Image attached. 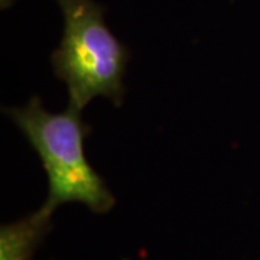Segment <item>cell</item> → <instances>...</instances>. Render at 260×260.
Masks as SVG:
<instances>
[{
  "label": "cell",
  "mask_w": 260,
  "mask_h": 260,
  "mask_svg": "<svg viewBox=\"0 0 260 260\" xmlns=\"http://www.w3.org/2000/svg\"><path fill=\"white\" fill-rule=\"evenodd\" d=\"M5 114L28 139L38 153L48 177L44 208L55 213L70 203L85 205L95 214H106L116 197L85 156L84 142L91 127L80 110L67 106L64 112H48L42 99L34 95L22 107H8Z\"/></svg>",
  "instance_id": "1"
},
{
  "label": "cell",
  "mask_w": 260,
  "mask_h": 260,
  "mask_svg": "<svg viewBox=\"0 0 260 260\" xmlns=\"http://www.w3.org/2000/svg\"><path fill=\"white\" fill-rule=\"evenodd\" d=\"M62 12L64 30L51 55L55 75L68 88V106L83 112L97 97L120 107L123 78L130 51L113 34L104 19V6L94 0H55Z\"/></svg>",
  "instance_id": "2"
},
{
  "label": "cell",
  "mask_w": 260,
  "mask_h": 260,
  "mask_svg": "<svg viewBox=\"0 0 260 260\" xmlns=\"http://www.w3.org/2000/svg\"><path fill=\"white\" fill-rule=\"evenodd\" d=\"M54 213L41 207L35 213L0 227V260H34L52 230Z\"/></svg>",
  "instance_id": "3"
}]
</instances>
